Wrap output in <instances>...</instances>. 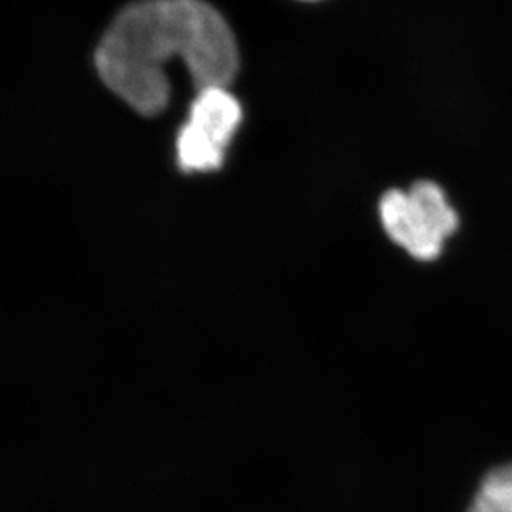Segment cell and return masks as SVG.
Instances as JSON below:
<instances>
[{"label": "cell", "instance_id": "6da1fadb", "mask_svg": "<svg viewBox=\"0 0 512 512\" xmlns=\"http://www.w3.org/2000/svg\"><path fill=\"white\" fill-rule=\"evenodd\" d=\"M181 58L198 92L228 88L239 68L231 27L204 0H140L116 15L98 44L103 83L133 110L155 116L170 102L166 63Z\"/></svg>", "mask_w": 512, "mask_h": 512}, {"label": "cell", "instance_id": "7a4b0ae2", "mask_svg": "<svg viewBox=\"0 0 512 512\" xmlns=\"http://www.w3.org/2000/svg\"><path fill=\"white\" fill-rule=\"evenodd\" d=\"M380 218L388 236L418 261L440 256L446 239L459 226L445 193L430 181L413 184L408 193L388 191L380 203Z\"/></svg>", "mask_w": 512, "mask_h": 512}, {"label": "cell", "instance_id": "3957f363", "mask_svg": "<svg viewBox=\"0 0 512 512\" xmlns=\"http://www.w3.org/2000/svg\"><path fill=\"white\" fill-rule=\"evenodd\" d=\"M241 116V105L228 88H204L198 92L188 123L179 130V168L186 173L218 170Z\"/></svg>", "mask_w": 512, "mask_h": 512}, {"label": "cell", "instance_id": "277c9868", "mask_svg": "<svg viewBox=\"0 0 512 512\" xmlns=\"http://www.w3.org/2000/svg\"><path fill=\"white\" fill-rule=\"evenodd\" d=\"M468 512H512V463L484 476Z\"/></svg>", "mask_w": 512, "mask_h": 512}]
</instances>
